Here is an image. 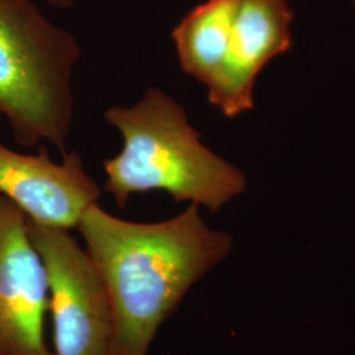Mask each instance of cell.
Masks as SVG:
<instances>
[{
    "instance_id": "3957f363",
    "label": "cell",
    "mask_w": 355,
    "mask_h": 355,
    "mask_svg": "<svg viewBox=\"0 0 355 355\" xmlns=\"http://www.w3.org/2000/svg\"><path fill=\"white\" fill-rule=\"evenodd\" d=\"M76 36L35 0H0V119L20 148L49 142L64 155L74 121Z\"/></svg>"
},
{
    "instance_id": "5b68a950",
    "label": "cell",
    "mask_w": 355,
    "mask_h": 355,
    "mask_svg": "<svg viewBox=\"0 0 355 355\" xmlns=\"http://www.w3.org/2000/svg\"><path fill=\"white\" fill-rule=\"evenodd\" d=\"M49 280L26 214L0 195V355H54L45 331Z\"/></svg>"
},
{
    "instance_id": "8992f818",
    "label": "cell",
    "mask_w": 355,
    "mask_h": 355,
    "mask_svg": "<svg viewBox=\"0 0 355 355\" xmlns=\"http://www.w3.org/2000/svg\"><path fill=\"white\" fill-rule=\"evenodd\" d=\"M0 195L33 223L71 230L91 205L99 203L102 189L76 150L64 153L58 164L42 145L29 154L0 142Z\"/></svg>"
},
{
    "instance_id": "ba28073f",
    "label": "cell",
    "mask_w": 355,
    "mask_h": 355,
    "mask_svg": "<svg viewBox=\"0 0 355 355\" xmlns=\"http://www.w3.org/2000/svg\"><path fill=\"white\" fill-rule=\"evenodd\" d=\"M240 3L241 0H205L171 32L183 73L205 87L224 64Z\"/></svg>"
},
{
    "instance_id": "7a4b0ae2",
    "label": "cell",
    "mask_w": 355,
    "mask_h": 355,
    "mask_svg": "<svg viewBox=\"0 0 355 355\" xmlns=\"http://www.w3.org/2000/svg\"><path fill=\"white\" fill-rule=\"evenodd\" d=\"M104 120L123 139L119 154L103 162L104 191L119 208L137 193L164 191L175 203L218 212L246 190L245 174L204 145L186 110L164 89L149 87L130 107L107 108Z\"/></svg>"
},
{
    "instance_id": "277c9868",
    "label": "cell",
    "mask_w": 355,
    "mask_h": 355,
    "mask_svg": "<svg viewBox=\"0 0 355 355\" xmlns=\"http://www.w3.org/2000/svg\"><path fill=\"white\" fill-rule=\"evenodd\" d=\"M49 280L54 355H117L114 308L85 246L69 229L28 218Z\"/></svg>"
},
{
    "instance_id": "8fae6325",
    "label": "cell",
    "mask_w": 355,
    "mask_h": 355,
    "mask_svg": "<svg viewBox=\"0 0 355 355\" xmlns=\"http://www.w3.org/2000/svg\"><path fill=\"white\" fill-rule=\"evenodd\" d=\"M167 355H171V354H167Z\"/></svg>"
},
{
    "instance_id": "9c48e42d",
    "label": "cell",
    "mask_w": 355,
    "mask_h": 355,
    "mask_svg": "<svg viewBox=\"0 0 355 355\" xmlns=\"http://www.w3.org/2000/svg\"><path fill=\"white\" fill-rule=\"evenodd\" d=\"M44 1L51 4V7L62 8V10H69L76 4V0H44Z\"/></svg>"
},
{
    "instance_id": "6da1fadb",
    "label": "cell",
    "mask_w": 355,
    "mask_h": 355,
    "mask_svg": "<svg viewBox=\"0 0 355 355\" xmlns=\"http://www.w3.org/2000/svg\"><path fill=\"white\" fill-rule=\"evenodd\" d=\"M76 230L114 308L117 355H148L158 331L191 288L233 250L200 207L157 223L128 221L91 205Z\"/></svg>"
},
{
    "instance_id": "30bf717a",
    "label": "cell",
    "mask_w": 355,
    "mask_h": 355,
    "mask_svg": "<svg viewBox=\"0 0 355 355\" xmlns=\"http://www.w3.org/2000/svg\"><path fill=\"white\" fill-rule=\"evenodd\" d=\"M354 8H355V0H354Z\"/></svg>"
},
{
    "instance_id": "52a82bcc",
    "label": "cell",
    "mask_w": 355,
    "mask_h": 355,
    "mask_svg": "<svg viewBox=\"0 0 355 355\" xmlns=\"http://www.w3.org/2000/svg\"><path fill=\"white\" fill-rule=\"evenodd\" d=\"M293 12L288 0H241L224 64L207 86V98L228 119L254 108L257 76L290 51Z\"/></svg>"
}]
</instances>
